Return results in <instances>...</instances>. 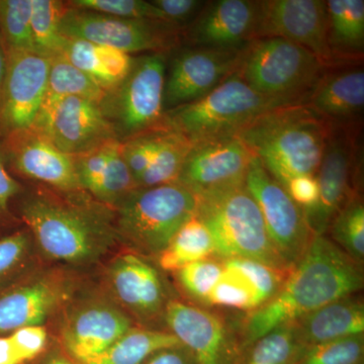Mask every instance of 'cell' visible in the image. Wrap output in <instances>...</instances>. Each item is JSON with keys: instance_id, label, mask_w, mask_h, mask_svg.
<instances>
[{"instance_id": "obj_1", "label": "cell", "mask_w": 364, "mask_h": 364, "mask_svg": "<svg viewBox=\"0 0 364 364\" xmlns=\"http://www.w3.org/2000/svg\"><path fill=\"white\" fill-rule=\"evenodd\" d=\"M363 265L351 259L327 235L314 236L301 259L287 274L279 293L250 311L237 333L240 353L274 328L346 296L363 287Z\"/></svg>"}, {"instance_id": "obj_2", "label": "cell", "mask_w": 364, "mask_h": 364, "mask_svg": "<svg viewBox=\"0 0 364 364\" xmlns=\"http://www.w3.org/2000/svg\"><path fill=\"white\" fill-rule=\"evenodd\" d=\"M330 128L309 105H289L261 114L237 136L284 188L294 177L315 176Z\"/></svg>"}, {"instance_id": "obj_3", "label": "cell", "mask_w": 364, "mask_h": 364, "mask_svg": "<svg viewBox=\"0 0 364 364\" xmlns=\"http://www.w3.org/2000/svg\"><path fill=\"white\" fill-rule=\"evenodd\" d=\"M196 198V215L210 231L215 258H245L282 272L291 270L275 250L259 207L245 183Z\"/></svg>"}, {"instance_id": "obj_4", "label": "cell", "mask_w": 364, "mask_h": 364, "mask_svg": "<svg viewBox=\"0 0 364 364\" xmlns=\"http://www.w3.org/2000/svg\"><path fill=\"white\" fill-rule=\"evenodd\" d=\"M282 107L289 105L260 95L236 71L205 97L165 112L163 127L193 145L237 136L261 114Z\"/></svg>"}, {"instance_id": "obj_5", "label": "cell", "mask_w": 364, "mask_h": 364, "mask_svg": "<svg viewBox=\"0 0 364 364\" xmlns=\"http://www.w3.org/2000/svg\"><path fill=\"white\" fill-rule=\"evenodd\" d=\"M329 67L305 48L259 38L244 50L238 72L254 90L287 105H305Z\"/></svg>"}, {"instance_id": "obj_6", "label": "cell", "mask_w": 364, "mask_h": 364, "mask_svg": "<svg viewBox=\"0 0 364 364\" xmlns=\"http://www.w3.org/2000/svg\"><path fill=\"white\" fill-rule=\"evenodd\" d=\"M196 210L198 198L179 182L136 188L119 205V231L139 252L158 256Z\"/></svg>"}, {"instance_id": "obj_7", "label": "cell", "mask_w": 364, "mask_h": 364, "mask_svg": "<svg viewBox=\"0 0 364 364\" xmlns=\"http://www.w3.org/2000/svg\"><path fill=\"white\" fill-rule=\"evenodd\" d=\"M23 219L53 259L71 263L92 260L109 240V229L95 215L49 198L26 202Z\"/></svg>"}, {"instance_id": "obj_8", "label": "cell", "mask_w": 364, "mask_h": 364, "mask_svg": "<svg viewBox=\"0 0 364 364\" xmlns=\"http://www.w3.org/2000/svg\"><path fill=\"white\" fill-rule=\"evenodd\" d=\"M164 53H152L134 60L130 73L107 92L102 109L117 139L134 138L163 128L164 122Z\"/></svg>"}, {"instance_id": "obj_9", "label": "cell", "mask_w": 364, "mask_h": 364, "mask_svg": "<svg viewBox=\"0 0 364 364\" xmlns=\"http://www.w3.org/2000/svg\"><path fill=\"white\" fill-rule=\"evenodd\" d=\"M181 28L151 20H129L85 9H66L60 33L128 53H165L178 43Z\"/></svg>"}, {"instance_id": "obj_10", "label": "cell", "mask_w": 364, "mask_h": 364, "mask_svg": "<svg viewBox=\"0 0 364 364\" xmlns=\"http://www.w3.org/2000/svg\"><path fill=\"white\" fill-rule=\"evenodd\" d=\"M361 124L332 126L315 177L318 202L305 210L314 236L327 234L335 215L356 193L354 182L359 168L358 138Z\"/></svg>"}, {"instance_id": "obj_11", "label": "cell", "mask_w": 364, "mask_h": 364, "mask_svg": "<svg viewBox=\"0 0 364 364\" xmlns=\"http://www.w3.org/2000/svg\"><path fill=\"white\" fill-rule=\"evenodd\" d=\"M245 186L259 207L275 250L291 269L301 259L314 238L305 210L255 157L249 164Z\"/></svg>"}, {"instance_id": "obj_12", "label": "cell", "mask_w": 364, "mask_h": 364, "mask_svg": "<svg viewBox=\"0 0 364 364\" xmlns=\"http://www.w3.org/2000/svg\"><path fill=\"white\" fill-rule=\"evenodd\" d=\"M32 129L72 157L119 140L102 105L77 97L47 95Z\"/></svg>"}, {"instance_id": "obj_13", "label": "cell", "mask_w": 364, "mask_h": 364, "mask_svg": "<svg viewBox=\"0 0 364 364\" xmlns=\"http://www.w3.org/2000/svg\"><path fill=\"white\" fill-rule=\"evenodd\" d=\"M50 59L33 52H7L0 95V136L33 128L48 93Z\"/></svg>"}, {"instance_id": "obj_14", "label": "cell", "mask_w": 364, "mask_h": 364, "mask_svg": "<svg viewBox=\"0 0 364 364\" xmlns=\"http://www.w3.org/2000/svg\"><path fill=\"white\" fill-rule=\"evenodd\" d=\"M244 50L191 46L179 52L165 78L164 111L195 102L215 90L238 70Z\"/></svg>"}, {"instance_id": "obj_15", "label": "cell", "mask_w": 364, "mask_h": 364, "mask_svg": "<svg viewBox=\"0 0 364 364\" xmlns=\"http://www.w3.org/2000/svg\"><path fill=\"white\" fill-rule=\"evenodd\" d=\"M259 38H282L305 48L326 66H334L328 43L324 0L260 1L256 39Z\"/></svg>"}, {"instance_id": "obj_16", "label": "cell", "mask_w": 364, "mask_h": 364, "mask_svg": "<svg viewBox=\"0 0 364 364\" xmlns=\"http://www.w3.org/2000/svg\"><path fill=\"white\" fill-rule=\"evenodd\" d=\"M172 334L191 351L196 364H237L240 355L237 333L205 309L171 299L164 312Z\"/></svg>"}, {"instance_id": "obj_17", "label": "cell", "mask_w": 364, "mask_h": 364, "mask_svg": "<svg viewBox=\"0 0 364 364\" xmlns=\"http://www.w3.org/2000/svg\"><path fill=\"white\" fill-rule=\"evenodd\" d=\"M252 154L237 136L193 144L179 183L196 196L245 183Z\"/></svg>"}, {"instance_id": "obj_18", "label": "cell", "mask_w": 364, "mask_h": 364, "mask_svg": "<svg viewBox=\"0 0 364 364\" xmlns=\"http://www.w3.org/2000/svg\"><path fill=\"white\" fill-rule=\"evenodd\" d=\"M260 1H207L189 23L184 37L191 46L225 50H244L256 39Z\"/></svg>"}, {"instance_id": "obj_19", "label": "cell", "mask_w": 364, "mask_h": 364, "mask_svg": "<svg viewBox=\"0 0 364 364\" xmlns=\"http://www.w3.org/2000/svg\"><path fill=\"white\" fill-rule=\"evenodd\" d=\"M4 150L14 169L63 191L81 189L73 157L33 129L4 136Z\"/></svg>"}, {"instance_id": "obj_20", "label": "cell", "mask_w": 364, "mask_h": 364, "mask_svg": "<svg viewBox=\"0 0 364 364\" xmlns=\"http://www.w3.org/2000/svg\"><path fill=\"white\" fill-rule=\"evenodd\" d=\"M305 105L332 126L360 124L364 107L363 65L329 67Z\"/></svg>"}, {"instance_id": "obj_21", "label": "cell", "mask_w": 364, "mask_h": 364, "mask_svg": "<svg viewBox=\"0 0 364 364\" xmlns=\"http://www.w3.org/2000/svg\"><path fill=\"white\" fill-rule=\"evenodd\" d=\"M131 328L130 318L114 306L91 305L67 321L62 341L67 355L83 364L107 350Z\"/></svg>"}, {"instance_id": "obj_22", "label": "cell", "mask_w": 364, "mask_h": 364, "mask_svg": "<svg viewBox=\"0 0 364 364\" xmlns=\"http://www.w3.org/2000/svg\"><path fill=\"white\" fill-rule=\"evenodd\" d=\"M109 282L117 299L136 318L149 322L164 314V287L159 273L135 254L119 256L109 269Z\"/></svg>"}, {"instance_id": "obj_23", "label": "cell", "mask_w": 364, "mask_h": 364, "mask_svg": "<svg viewBox=\"0 0 364 364\" xmlns=\"http://www.w3.org/2000/svg\"><path fill=\"white\" fill-rule=\"evenodd\" d=\"M67 296L65 284L45 279L0 294V335L45 322Z\"/></svg>"}, {"instance_id": "obj_24", "label": "cell", "mask_w": 364, "mask_h": 364, "mask_svg": "<svg viewBox=\"0 0 364 364\" xmlns=\"http://www.w3.org/2000/svg\"><path fill=\"white\" fill-rule=\"evenodd\" d=\"M299 339L309 347L364 334L363 299L353 296L337 299L294 321Z\"/></svg>"}, {"instance_id": "obj_25", "label": "cell", "mask_w": 364, "mask_h": 364, "mask_svg": "<svg viewBox=\"0 0 364 364\" xmlns=\"http://www.w3.org/2000/svg\"><path fill=\"white\" fill-rule=\"evenodd\" d=\"M328 43L334 66L360 63L364 50L363 0H328Z\"/></svg>"}, {"instance_id": "obj_26", "label": "cell", "mask_w": 364, "mask_h": 364, "mask_svg": "<svg viewBox=\"0 0 364 364\" xmlns=\"http://www.w3.org/2000/svg\"><path fill=\"white\" fill-rule=\"evenodd\" d=\"M179 345L171 332L132 327L107 350L83 364H143L156 352Z\"/></svg>"}, {"instance_id": "obj_27", "label": "cell", "mask_w": 364, "mask_h": 364, "mask_svg": "<svg viewBox=\"0 0 364 364\" xmlns=\"http://www.w3.org/2000/svg\"><path fill=\"white\" fill-rule=\"evenodd\" d=\"M157 257L162 269L176 272L191 263L214 257V242L207 226L196 215L182 225Z\"/></svg>"}, {"instance_id": "obj_28", "label": "cell", "mask_w": 364, "mask_h": 364, "mask_svg": "<svg viewBox=\"0 0 364 364\" xmlns=\"http://www.w3.org/2000/svg\"><path fill=\"white\" fill-rule=\"evenodd\" d=\"M306 349L294 323H287L243 349L237 364H298Z\"/></svg>"}, {"instance_id": "obj_29", "label": "cell", "mask_w": 364, "mask_h": 364, "mask_svg": "<svg viewBox=\"0 0 364 364\" xmlns=\"http://www.w3.org/2000/svg\"><path fill=\"white\" fill-rule=\"evenodd\" d=\"M193 144L176 131L162 128L159 144L150 166L136 181V188H147L178 181Z\"/></svg>"}, {"instance_id": "obj_30", "label": "cell", "mask_w": 364, "mask_h": 364, "mask_svg": "<svg viewBox=\"0 0 364 364\" xmlns=\"http://www.w3.org/2000/svg\"><path fill=\"white\" fill-rule=\"evenodd\" d=\"M107 92L109 91L85 72L72 65L61 54L50 58L47 95L85 98L102 105Z\"/></svg>"}, {"instance_id": "obj_31", "label": "cell", "mask_w": 364, "mask_h": 364, "mask_svg": "<svg viewBox=\"0 0 364 364\" xmlns=\"http://www.w3.org/2000/svg\"><path fill=\"white\" fill-rule=\"evenodd\" d=\"M327 233L330 240L359 265L364 261V205L356 191L335 215Z\"/></svg>"}, {"instance_id": "obj_32", "label": "cell", "mask_w": 364, "mask_h": 364, "mask_svg": "<svg viewBox=\"0 0 364 364\" xmlns=\"http://www.w3.org/2000/svg\"><path fill=\"white\" fill-rule=\"evenodd\" d=\"M65 11L60 1L32 0V32L37 54L49 59L61 54L65 38L60 33V23Z\"/></svg>"}, {"instance_id": "obj_33", "label": "cell", "mask_w": 364, "mask_h": 364, "mask_svg": "<svg viewBox=\"0 0 364 364\" xmlns=\"http://www.w3.org/2000/svg\"><path fill=\"white\" fill-rule=\"evenodd\" d=\"M0 35L6 52L36 53L32 0H0Z\"/></svg>"}, {"instance_id": "obj_34", "label": "cell", "mask_w": 364, "mask_h": 364, "mask_svg": "<svg viewBox=\"0 0 364 364\" xmlns=\"http://www.w3.org/2000/svg\"><path fill=\"white\" fill-rule=\"evenodd\" d=\"M136 188L135 179L122 156L121 141L116 140L104 172L90 193L102 202L119 205Z\"/></svg>"}, {"instance_id": "obj_35", "label": "cell", "mask_w": 364, "mask_h": 364, "mask_svg": "<svg viewBox=\"0 0 364 364\" xmlns=\"http://www.w3.org/2000/svg\"><path fill=\"white\" fill-rule=\"evenodd\" d=\"M223 264L224 270L221 277L208 294L205 305L226 306L247 312L259 308V298L248 280L234 268L224 262Z\"/></svg>"}, {"instance_id": "obj_36", "label": "cell", "mask_w": 364, "mask_h": 364, "mask_svg": "<svg viewBox=\"0 0 364 364\" xmlns=\"http://www.w3.org/2000/svg\"><path fill=\"white\" fill-rule=\"evenodd\" d=\"M298 364H364V334L309 347Z\"/></svg>"}, {"instance_id": "obj_37", "label": "cell", "mask_w": 364, "mask_h": 364, "mask_svg": "<svg viewBox=\"0 0 364 364\" xmlns=\"http://www.w3.org/2000/svg\"><path fill=\"white\" fill-rule=\"evenodd\" d=\"M223 262L240 272L248 280L249 284L255 289L261 306L265 305L277 296L287 274L291 272H282L258 261L245 258H230L223 260Z\"/></svg>"}, {"instance_id": "obj_38", "label": "cell", "mask_w": 364, "mask_h": 364, "mask_svg": "<svg viewBox=\"0 0 364 364\" xmlns=\"http://www.w3.org/2000/svg\"><path fill=\"white\" fill-rule=\"evenodd\" d=\"M224 264L215 257L191 263L176 272L177 280L188 296L207 303L208 294L221 277Z\"/></svg>"}, {"instance_id": "obj_39", "label": "cell", "mask_w": 364, "mask_h": 364, "mask_svg": "<svg viewBox=\"0 0 364 364\" xmlns=\"http://www.w3.org/2000/svg\"><path fill=\"white\" fill-rule=\"evenodd\" d=\"M69 6L129 20H151L167 23L156 6H153L151 1L143 0H74L69 2Z\"/></svg>"}, {"instance_id": "obj_40", "label": "cell", "mask_w": 364, "mask_h": 364, "mask_svg": "<svg viewBox=\"0 0 364 364\" xmlns=\"http://www.w3.org/2000/svg\"><path fill=\"white\" fill-rule=\"evenodd\" d=\"M161 129L121 141L122 156L136 182L150 166L154 158Z\"/></svg>"}, {"instance_id": "obj_41", "label": "cell", "mask_w": 364, "mask_h": 364, "mask_svg": "<svg viewBox=\"0 0 364 364\" xmlns=\"http://www.w3.org/2000/svg\"><path fill=\"white\" fill-rule=\"evenodd\" d=\"M21 364L39 358L47 345L48 334L42 325L28 326L7 334Z\"/></svg>"}, {"instance_id": "obj_42", "label": "cell", "mask_w": 364, "mask_h": 364, "mask_svg": "<svg viewBox=\"0 0 364 364\" xmlns=\"http://www.w3.org/2000/svg\"><path fill=\"white\" fill-rule=\"evenodd\" d=\"M153 6H156L167 23L179 26L183 23H191L207 1L202 0H153L151 1Z\"/></svg>"}, {"instance_id": "obj_43", "label": "cell", "mask_w": 364, "mask_h": 364, "mask_svg": "<svg viewBox=\"0 0 364 364\" xmlns=\"http://www.w3.org/2000/svg\"><path fill=\"white\" fill-rule=\"evenodd\" d=\"M28 249V238L25 233H16L0 238V279L18 267Z\"/></svg>"}, {"instance_id": "obj_44", "label": "cell", "mask_w": 364, "mask_h": 364, "mask_svg": "<svg viewBox=\"0 0 364 364\" xmlns=\"http://www.w3.org/2000/svg\"><path fill=\"white\" fill-rule=\"evenodd\" d=\"M284 188L294 202L304 210H310L318 202V186L316 177L301 176L287 182Z\"/></svg>"}, {"instance_id": "obj_45", "label": "cell", "mask_w": 364, "mask_h": 364, "mask_svg": "<svg viewBox=\"0 0 364 364\" xmlns=\"http://www.w3.org/2000/svg\"><path fill=\"white\" fill-rule=\"evenodd\" d=\"M143 364H196L193 354L183 345L163 349L153 354Z\"/></svg>"}, {"instance_id": "obj_46", "label": "cell", "mask_w": 364, "mask_h": 364, "mask_svg": "<svg viewBox=\"0 0 364 364\" xmlns=\"http://www.w3.org/2000/svg\"><path fill=\"white\" fill-rule=\"evenodd\" d=\"M20 184L9 173L0 153V212H6L9 200L20 191Z\"/></svg>"}, {"instance_id": "obj_47", "label": "cell", "mask_w": 364, "mask_h": 364, "mask_svg": "<svg viewBox=\"0 0 364 364\" xmlns=\"http://www.w3.org/2000/svg\"><path fill=\"white\" fill-rule=\"evenodd\" d=\"M0 364H21L9 335H0Z\"/></svg>"}, {"instance_id": "obj_48", "label": "cell", "mask_w": 364, "mask_h": 364, "mask_svg": "<svg viewBox=\"0 0 364 364\" xmlns=\"http://www.w3.org/2000/svg\"><path fill=\"white\" fill-rule=\"evenodd\" d=\"M7 70V52L4 40L0 35V95L4 88V80H6Z\"/></svg>"}, {"instance_id": "obj_49", "label": "cell", "mask_w": 364, "mask_h": 364, "mask_svg": "<svg viewBox=\"0 0 364 364\" xmlns=\"http://www.w3.org/2000/svg\"><path fill=\"white\" fill-rule=\"evenodd\" d=\"M40 364H78L68 355L61 353H54L45 358Z\"/></svg>"}]
</instances>
